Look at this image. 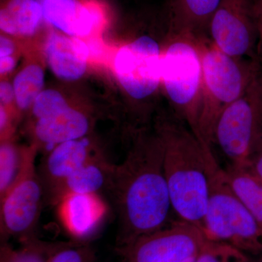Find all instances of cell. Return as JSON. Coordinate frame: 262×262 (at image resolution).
Returning a JSON list of instances; mask_svg holds the SVG:
<instances>
[{"label": "cell", "mask_w": 262, "mask_h": 262, "mask_svg": "<svg viewBox=\"0 0 262 262\" xmlns=\"http://www.w3.org/2000/svg\"><path fill=\"white\" fill-rule=\"evenodd\" d=\"M24 242L23 247L18 250L3 246L1 262H48L51 255L61 246L46 244L34 238Z\"/></svg>", "instance_id": "7402d4cb"}, {"label": "cell", "mask_w": 262, "mask_h": 262, "mask_svg": "<svg viewBox=\"0 0 262 262\" xmlns=\"http://www.w3.org/2000/svg\"><path fill=\"white\" fill-rule=\"evenodd\" d=\"M195 258H191V259L188 260V261H187L186 262H194V259H195Z\"/></svg>", "instance_id": "d6a6232c"}, {"label": "cell", "mask_w": 262, "mask_h": 262, "mask_svg": "<svg viewBox=\"0 0 262 262\" xmlns=\"http://www.w3.org/2000/svg\"><path fill=\"white\" fill-rule=\"evenodd\" d=\"M255 18L257 32V47L256 53L262 63V0H255Z\"/></svg>", "instance_id": "4316f807"}, {"label": "cell", "mask_w": 262, "mask_h": 262, "mask_svg": "<svg viewBox=\"0 0 262 262\" xmlns=\"http://www.w3.org/2000/svg\"><path fill=\"white\" fill-rule=\"evenodd\" d=\"M59 204L66 227L79 239L96 232L106 213V206L98 194H69Z\"/></svg>", "instance_id": "4fadbf2b"}, {"label": "cell", "mask_w": 262, "mask_h": 262, "mask_svg": "<svg viewBox=\"0 0 262 262\" xmlns=\"http://www.w3.org/2000/svg\"><path fill=\"white\" fill-rule=\"evenodd\" d=\"M46 55L48 64L57 77L76 80L85 72L89 50L78 38L53 34L46 44Z\"/></svg>", "instance_id": "5bb4252c"}, {"label": "cell", "mask_w": 262, "mask_h": 262, "mask_svg": "<svg viewBox=\"0 0 262 262\" xmlns=\"http://www.w3.org/2000/svg\"><path fill=\"white\" fill-rule=\"evenodd\" d=\"M92 258V251L87 246L61 244L48 262H91Z\"/></svg>", "instance_id": "d4e9b609"}, {"label": "cell", "mask_w": 262, "mask_h": 262, "mask_svg": "<svg viewBox=\"0 0 262 262\" xmlns=\"http://www.w3.org/2000/svg\"><path fill=\"white\" fill-rule=\"evenodd\" d=\"M203 231L208 241L228 245L248 256L262 253V227L229 187L220 165L211 171Z\"/></svg>", "instance_id": "5b68a950"}, {"label": "cell", "mask_w": 262, "mask_h": 262, "mask_svg": "<svg viewBox=\"0 0 262 262\" xmlns=\"http://www.w3.org/2000/svg\"><path fill=\"white\" fill-rule=\"evenodd\" d=\"M194 262H250V257L228 245L208 241Z\"/></svg>", "instance_id": "603a6c76"}, {"label": "cell", "mask_w": 262, "mask_h": 262, "mask_svg": "<svg viewBox=\"0 0 262 262\" xmlns=\"http://www.w3.org/2000/svg\"><path fill=\"white\" fill-rule=\"evenodd\" d=\"M15 46L13 42L8 38L1 37L0 38V57L10 56L14 52Z\"/></svg>", "instance_id": "f1b7e54d"}, {"label": "cell", "mask_w": 262, "mask_h": 262, "mask_svg": "<svg viewBox=\"0 0 262 262\" xmlns=\"http://www.w3.org/2000/svg\"><path fill=\"white\" fill-rule=\"evenodd\" d=\"M247 168L262 181V137L250 158Z\"/></svg>", "instance_id": "484cf974"}, {"label": "cell", "mask_w": 262, "mask_h": 262, "mask_svg": "<svg viewBox=\"0 0 262 262\" xmlns=\"http://www.w3.org/2000/svg\"><path fill=\"white\" fill-rule=\"evenodd\" d=\"M44 18L72 37L89 35L101 24L102 13L94 3L82 0H42Z\"/></svg>", "instance_id": "7c38bea8"}, {"label": "cell", "mask_w": 262, "mask_h": 262, "mask_svg": "<svg viewBox=\"0 0 262 262\" xmlns=\"http://www.w3.org/2000/svg\"><path fill=\"white\" fill-rule=\"evenodd\" d=\"M15 95L14 90L12 89L11 85L8 82H2L0 84V98L2 103L8 104L11 102Z\"/></svg>", "instance_id": "83f0119b"}, {"label": "cell", "mask_w": 262, "mask_h": 262, "mask_svg": "<svg viewBox=\"0 0 262 262\" xmlns=\"http://www.w3.org/2000/svg\"><path fill=\"white\" fill-rule=\"evenodd\" d=\"M43 85L44 73L39 66H29L22 70L15 77L13 85L19 108H29L40 94Z\"/></svg>", "instance_id": "ffe728a7"}, {"label": "cell", "mask_w": 262, "mask_h": 262, "mask_svg": "<svg viewBox=\"0 0 262 262\" xmlns=\"http://www.w3.org/2000/svg\"><path fill=\"white\" fill-rule=\"evenodd\" d=\"M68 106L64 98L59 93L53 90H47L40 93L34 101L33 114L38 120L53 115Z\"/></svg>", "instance_id": "cb8c5ba5"}, {"label": "cell", "mask_w": 262, "mask_h": 262, "mask_svg": "<svg viewBox=\"0 0 262 262\" xmlns=\"http://www.w3.org/2000/svg\"><path fill=\"white\" fill-rule=\"evenodd\" d=\"M162 51L153 38L142 36L118 51L115 60L117 78L136 100L149 97L162 81Z\"/></svg>", "instance_id": "30bf717a"}, {"label": "cell", "mask_w": 262, "mask_h": 262, "mask_svg": "<svg viewBox=\"0 0 262 262\" xmlns=\"http://www.w3.org/2000/svg\"><path fill=\"white\" fill-rule=\"evenodd\" d=\"M161 75L174 115L203 143L199 130L203 71L196 37L170 31V41L162 51Z\"/></svg>", "instance_id": "277c9868"}, {"label": "cell", "mask_w": 262, "mask_h": 262, "mask_svg": "<svg viewBox=\"0 0 262 262\" xmlns=\"http://www.w3.org/2000/svg\"><path fill=\"white\" fill-rule=\"evenodd\" d=\"M43 18L42 4L38 0H8L0 11V28L13 35H32Z\"/></svg>", "instance_id": "ac0fdd59"}, {"label": "cell", "mask_w": 262, "mask_h": 262, "mask_svg": "<svg viewBox=\"0 0 262 262\" xmlns=\"http://www.w3.org/2000/svg\"><path fill=\"white\" fill-rule=\"evenodd\" d=\"M261 137L262 70L244 94L221 115L213 144L222 150L229 165L247 167Z\"/></svg>", "instance_id": "8992f818"}, {"label": "cell", "mask_w": 262, "mask_h": 262, "mask_svg": "<svg viewBox=\"0 0 262 262\" xmlns=\"http://www.w3.org/2000/svg\"><path fill=\"white\" fill-rule=\"evenodd\" d=\"M27 153H20L10 143L0 146V198L12 187L24 168Z\"/></svg>", "instance_id": "44dd1931"}, {"label": "cell", "mask_w": 262, "mask_h": 262, "mask_svg": "<svg viewBox=\"0 0 262 262\" xmlns=\"http://www.w3.org/2000/svg\"><path fill=\"white\" fill-rule=\"evenodd\" d=\"M255 0H221L209 36L221 51L237 58H258Z\"/></svg>", "instance_id": "9c48e42d"}, {"label": "cell", "mask_w": 262, "mask_h": 262, "mask_svg": "<svg viewBox=\"0 0 262 262\" xmlns=\"http://www.w3.org/2000/svg\"><path fill=\"white\" fill-rule=\"evenodd\" d=\"M90 145L89 139L82 138L61 143L51 150L37 169L46 203L56 205L58 192L66 179L89 162L100 158L91 154Z\"/></svg>", "instance_id": "8fae6325"}, {"label": "cell", "mask_w": 262, "mask_h": 262, "mask_svg": "<svg viewBox=\"0 0 262 262\" xmlns=\"http://www.w3.org/2000/svg\"><path fill=\"white\" fill-rule=\"evenodd\" d=\"M227 183L262 227V181L247 167L223 169Z\"/></svg>", "instance_id": "d6986e66"}, {"label": "cell", "mask_w": 262, "mask_h": 262, "mask_svg": "<svg viewBox=\"0 0 262 262\" xmlns=\"http://www.w3.org/2000/svg\"><path fill=\"white\" fill-rule=\"evenodd\" d=\"M106 193L117 219V250L171 223L174 213L158 134L140 137L120 164H113Z\"/></svg>", "instance_id": "6da1fadb"}, {"label": "cell", "mask_w": 262, "mask_h": 262, "mask_svg": "<svg viewBox=\"0 0 262 262\" xmlns=\"http://www.w3.org/2000/svg\"><path fill=\"white\" fill-rule=\"evenodd\" d=\"M15 60L12 57H3L0 58V72L3 74L9 72L15 67Z\"/></svg>", "instance_id": "f546056e"}, {"label": "cell", "mask_w": 262, "mask_h": 262, "mask_svg": "<svg viewBox=\"0 0 262 262\" xmlns=\"http://www.w3.org/2000/svg\"><path fill=\"white\" fill-rule=\"evenodd\" d=\"M221 0H172L170 31L208 37L212 17Z\"/></svg>", "instance_id": "2e32d148"}, {"label": "cell", "mask_w": 262, "mask_h": 262, "mask_svg": "<svg viewBox=\"0 0 262 262\" xmlns=\"http://www.w3.org/2000/svg\"><path fill=\"white\" fill-rule=\"evenodd\" d=\"M90 122L83 113L68 106L49 116L38 119L34 133L38 141L51 146L82 139L89 132Z\"/></svg>", "instance_id": "9a60e30c"}, {"label": "cell", "mask_w": 262, "mask_h": 262, "mask_svg": "<svg viewBox=\"0 0 262 262\" xmlns=\"http://www.w3.org/2000/svg\"><path fill=\"white\" fill-rule=\"evenodd\" d=\"M8 117L6 112L3 106L0 108V127H1V131L5 130L7 124H8Z\"/></svg>", "instance_id": "4dcf8cb0"}, {"label": "cell", "mask_w": 262, "mask_h": 262, "mask_svg": "<svg viewBox=\"0 0 262 262\" xmlns=\"http://www.w3.org/2000/svg\"><path fill=\"white\" fill-rule=\"evenodd\" d=\"M44 188L34 163L32 151L27 153L18 179L1 198V234L24 241L33 238L43 205Z\"/></svg>", "instance_id": "ba28073f"}, {"label": "cell", "mask_w": 262, "mask_h": 262, "mask_svg": "<svg viewBox=\"0 0 262 262\" xmlns=\"http://www.w3.org/2000/svg\"><path fill=\"white\" fill-rule=\"evenodd\" d=\"M113 164L102 157L89 162L66 179L57 196L56 204L72 194H98L106 192Z\"/></svg>", "instance_id": "e0dca14e"}, {"label": "cell", "mask_w": 262, "mask_h": 262, "mask_svg": "<svg viewBox=\"0 0 262 262\" xmlns=\"http://www.w3.org/2000/svg\"><path fill=\"white\" fill-rule=\"evenodd\" d=\"M157 134L174 213L203 230L211 173L219 165L213 151L175 115L160 121Z\"/></svg>", "instance_id": "7a4b0ae2"}, {"label": "cell", "mask_w": 262, "mask_h": 262, "mask_svg": "<svg viewBox=\"0 0 262 262\" xmlns=\"http://www.w3.org/2000/svg\"><path fill=\"white\" fill-rule=\"evenodd\" d=\"M250 262H262V253L255 256H249Z\"/></svg>", "instance_id": "1f68e13d"}, {"label": "cell", "mask_w": 262, "mask_h": 262, "mask_svg": "<svg viewBox=\"0 0 262 262\" xmlns=\"http://www.w3.org/2000/svg\"><path fill=\"white\" fill-rule=\"evenodd\" d=\"M208 241L200 227L178 218L117 251L122 262H186L195 258Z\"/></svg>", "instance_id": "52a82bcc"}, {"label": "cell", "mask_w": 262, "mask_h": 262, "mask_svg": "<svg viewBox=\"0 0 262 262\" xmlns=\"http://www.w3.org/2000/svg\"><path fill=\"white\" fill-rule=\"evenodd\" d=\"M201 53L202 89L199 130L203 144L212 149L217 121L262 70L258 58L230 56L213 44L209 37H196Z\"/></svg>", "instance_id": "3957f363"}]
</instances>
